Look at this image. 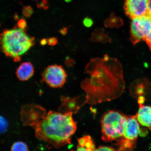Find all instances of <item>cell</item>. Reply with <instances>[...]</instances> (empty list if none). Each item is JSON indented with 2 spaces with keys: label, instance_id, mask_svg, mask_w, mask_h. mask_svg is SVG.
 <instances>
[{
  "label": "cell",
  "instance_id": "cell-1",
  "mask_svg": "<svg viewBox=\"0 0 151 151\" xmlns=\"http://www.w3.org/2000/svg\"><path fill=\"white\" fill-rule=\"evenodd\" d=\"M86 71L89 77L81 83L86 92V103L94 105L120 97L125 88L121 65L117 60L104 56L92 60Z\"/></svg>",
  "mask_w": 151,
  "mask_h": 151
},
{
  "label": "cell",
  "instance_id": "cell-2",
  "mask_svg": "<svg viewBox=\"0 0 151 151\" xmlns=\"http://www.w3.org/2000/svg\"><path fill=\"white\" fill-rule=\"evenodd\" d=\"M73 114L50 111L45 116L39 115L42 120L39 118V121H32L26 124L35 128L37 139L59 148L71 144V137L76 131Z\"/></svg>",
  "mask_w": 151,
  "mask_h": 151
},
{
  "label": "cell",
  "instance_id": "cell-3",
  "mask_svg": "<svg viewBox=\"0 0 151 151\" xmlns=\"http://www.w3.org/2000/svg\"><path fill=\"white\" fill-rule=\"evenodd\" d=\"M35 44V38L17 26L12 29H5L0 35V49L6 56L14 58V62L20 61L21 56Z\"/></svg>",
  "mask_w": 151,
  "mask_h": 151
},
{
  "label": "cell",
  "instance_id": "cell-4",
  "mask_svg": "<svg viewBox=\"0 0 151 151\" xmlns=\"http://www.w3.org/2000/svg\"><path fill=\"white\" fill-rule=\"evenodd\" d=\"M127 115L115 111L105 113L101 120V139L104 142L120 140Z\"/></svg>",
  "mask_w": 151,
  "mask_h": 151
},
{
  "label": "cell",
  "instance_id": "cell-5",
  "mask_svg": "<svg viewBox=\"0 0 151 151\" xmlns=\"http://www.w3.org/2000/svg\"><path fill=\"white\" fill-rule=\"evenodd\" d=\"M140 126L135 115H127L122 139L115 144L119 151H132L135 148L140 134Z\"/></svg>",
  "mask_w": 151,
  "mask_h": 151
},
{
  "label": "cell",
  "instance_id": "cell-6",
  "mask_svg": "<svg viewBox=\"0 0 151 151\" xmlns=\"http://www.w3.org/2000/svg\"><path fill=\"white\" fill-rule=\"evenodd\" d=\"M151 30V18L142 16L132 19L131 25V40L134 45L145 41Z\"/></svg>",
  "mask_w": 151,
  "mask_h": 151
},
{
  "label": "cell",
  "instance_id": "cell-7",
  "mask_svg": "<svg viewBox=\"0 0 151 151\" xmlns=\"http://www.w3.org/2000/svg\"><path fill=\"white\" fill-rule=\"evenodd\" d=\"M42 81L53 88L62 87L67 75L62 66L51 65L45 69L42 74Z\"/></svg>",
  "mask_w": 151,
  "mask_h": 151
},
{
  "label": "cell",
  "instance_id": "cell-8",
  "mask_svg": "<svg viewBox=\"0 0 151 151\" xmlns=\"http://www.w3.org/2000/svg\"><path fill=\"white\" fill-rule=\"evenodd\" d=\"M149 0H125L124 8L126 15L133 19L148 14Z\"/></svg>",
  "mask_w": 151,
  "mask_h": 151
},
{
  "label": "cell",
  "instance_id": "cell-9",
  "mask_svg": "<svg viewBox=\"0 0 151 151\" xmlns=\"http://www.w3.org/2000/svg\"><path fill=\"white\" fill-rule=\"evenodd\" d=\"M61 99L62 104L59 110L62 113L70 112L76 114L86 103V96L74 98L62 97Z\"/></svg>",
  "mask_w": 151,
  "mask_h": 151
},
{
  "label": "cell",
  "instance_id": "cell-10",
  "mask_svg": "<svg viewBox=\"0 0 151 151\" xmlns=\"http://www.w3.org/2000/svg\"><path fill=\"white\" fill-rule=\"evenodd\" d=\"M145 100L142 96L139 98L138 103L139 109L135 115L140 126L146 127L151 131V106L145 105Z\"/></svg>",
  "mask_w": 151,
  "mask_h": 151
},
{
  "label": "cell",
  "instance_id": "cell-11",
  "mask_svg": "<svg viewBox=\"0 0 151 151\" xmlns=\"http://www.w3.org/2000/svg\"><path fill=\"white\" fill-rule=\"evenodd\" d=\"M35 70L31 62H25L22 63L17 69L16 75L19 80L21 81H27L33 76Z\"/></svg>",
  "mask_w": 151,
  "mask_h": 151
},
{
  "label": "cell",
  "instance_id": "cell-12",
  "mask_svg": "<svg viewBox=\"0 0 151 151\" xmlns=\"http://www.w3.org/2000/svg\"><path fill=\"white\" fill-rule=\"evenodd\" d=\"M77 151H95V143L89 135H86L78 139Z\"/></svg>",
  "mask_w": 151,
  "mask_h": 151
},
{
  "label": "cell",
  "instance_id": "cell-13",
  "mask_svg": "<svg viewBox=\"0 0 151 151\" xmlns=\"http://www.w3.org/2000/svg\"><path fill=\"white\" fill-rule=\"evenodd\" d=\"M12 151H28V147L26 144L22 142L18 141L14 143L11 148Z\"/></svg>",
  "mask_w": 151,
  "mask_h": 151
},
{
  "label": "cell",
  "instance_id": "cell-14",
  "mask_svg": "<svg viewBox=\"0 0 151 151\" xmlns=\"http://www.w3.org/2000/svg\"><path fill=\"white\" fill-rule=\"evenodd\" d=\"M8 126L7 120L3 116H0V134L3 133L6 131Z\"/></svg>",
  "mask_w": 151,
  "mask_h": 151
},
{
  "label": "cell",
  "instance_id": "cell-15",
  "mask_svg": "<svg viewBox=\"0 0 151 151\" xmlns=\"http://www.w3.org/2000/svg\"><path fill=\"white\" fill-rule=\"evenodd\" d=\"M22 14L27 18H30L33 13L32 8L29 6H24L22 9Z\"/></svg>",
  "mask_w": 151,
  "mask_h": 151
},
{
  "label": "cell",
  "instance_id": "cell-16",
  "mask_svg": "<svg viewBox=\"0 0 151 151\" xmlns=\"http://www.w3.org/2000/svg\"><path fill=\"white\" fill-rule=\"evenodd\" d=\"M83 24L86 27L89 28L93 25V22L91 18L89 17H86L83 20Z\"/></svg>",
  "mask_w": 151,
  "mask_h": 151
},
{
  "label": "cell",
  "instance_id": "cell-17",
  "mask_svg": "<svg viewBox=\"0 0 151 151\" xmlns=\"http://www.w3.org/2000/svg\"><path fill=\"white\" fill-rule=\"evenodd\" d=\"M17 26L19 28L22 29H25L27 26V23L26 20L23 19H20L19 20Z\"/></svg>",
  "mask_w": 151,
  "mask_h": 151
},
{
  "label": "cell",
  "instance_id": "cell-18",
  "mask_svg": "<svg viewBox=\"0 0 151 151\" xmlns=\"http://www.w3.org/2000/svg\"><path fill=\"white\" fill-rule=\"evenodd\" d=\"M37 6L39 8H42L46 9L48 8V1L47 0H41V2L40 4H37Z\"/></svg>",
  "mask_w": 151,
  "mask_h": 151
},
{
  "label": "cell",
  "instance_id": "cell-19",
  "mask_svg": "<svg viewBox=\"0 0 151 151\" xmlns=\"http://www.w3.org/2000/svg\"><path fill=\"white\" fill-rule=\"evenodd\" d=\"M116 150L112 147L100 146L96 149L95 151H116Z\"/></svg>",
  "mask_w": 151,
  "mask_h": 151
},
{
  "label": "cell",
  "instance_id": "cell-20",
  "mask_svg": "<svg viewBox=\"0 0 151 151\" xmlns=\"http://www.w3.org/2000/svg\"><path fill=\"white\" fill-rule=\"evenodd\" d=\"M58 43V40L56 37H52L47 40V43L51 46H54Z\"/></svg>",
  "mask_w": 151,
  "mask_h": 151
},
{
  "label": "cell",
  "instance_id": "cell-21",
  "mask_svg": "<svg viewBox=\"0 0 151 151\" xmlns=\"http://www.w3.org/2000/svg\"><path fill=\"white\" fill-rule=\"evenodd\" d=\"M145 41H146L151 51V30L150 33L145 39Z\"/></svg>",
  "mask_w": 151,
  "mask_h": 151
},
{
  "label": "cell",
  "instance_id": "cell-22",
  "mask_svg": "<svg viewBox=\"0 0 151 151\" xmlns=\"http://www.w3.org/2000/svg\"><path fill=\"white\" fill-rule=\"evenodd\" d=\"M147 15L151 18V0H149V9Z\"/></svg>",
  "mask_w": 151,
  "mask_h": 151
},
{
  "label": "cell",
  "instance_id": "cell-23",
  "mask_svg": "<svg viewBox=\"0 0 151 151\" xmlns=\"http://www.w3.org/2000/svg\"><path fill=\"white\" fill-rule=\"evenodd\" d=\"M40 43L42 46H45L47 43V40L46 39H43L41 40Z\"/></svg>",
  "mask_w": 151,
  "mask_h": 151
},
{
  "label": "cell",
  "instance_id": "cell-24",
  "mask_svg": "<svg viewBox=\"0 0 151 151\" xmlns=\"http://www.w3.org/2000/svg\"><path fill=\"white\" fill-rule=\"evenodd\" d=\"M60 32L62 35H65L66 33H67V30H66L65 28H63V29L60 30Z\"/></svg>",
  "mask_w": 151,
  "mask_h": 151
},
{
  "label": "cell",
  "instance_id": "cell-25",
  "mask_svg": "<svg viewBox=\"0 0 151 151\" xmlns=\"http://www.w3.org/2000/svg\"><path fill=\"white\" fill-rule=\"evenodd\" d=\"M14 18L16 20H18L19 17L17 14H15L14 15Z\"/></svg>",
  "mask_w": 151,
  "mask_h": 151
},
{
  "label": "cell",
  "instance_id": "cell-26",
  "mask_svg": "<svg viewBox=\"0 0 151 151\" xmlns=\"http://www.w3.org/2000/svg\"><path fill=\"white\" fill-rule=\"evenodd\" d=\"M65 1L66 2H68L70 1L71 0H65Z\"/></svg>",
  "mask_w": 151,
  "mask_h": 151
},
{
  "label": "cell",
  "instance_id": "cell-27",
  "mask_svg": "<svg viewBox=\"0 0 151 151\" xmlns=\"http://www.w3.org/2000/svg\"><path fill=\"white\" fill-rule=\"evenodd\" d=\"M0 26H1V24H0Z\"/></svg>",
  "mask_w": 151,
  "mask_h": 151
},
{
  "label": "cell",
  "instance_id": "cell-28",
  "mask_svg": "<svg viewBox=\"0 0 151 151\" xmlns=\"http://www.w3.org/2000/svg\"><path fill=\"white\" fill-rule=\"evenodd\" d=\"M33 1H34V0H33Z\"/></svg>",
  "mask_w": 151,
  "mask_h": 151
}]
</instances>
